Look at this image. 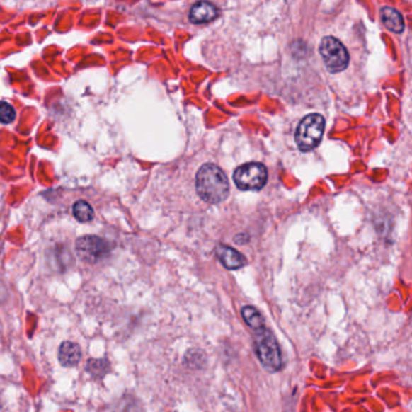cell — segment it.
<instances>
[{
  "instance_id": "cell-1",
  "label": "cell",
  "mask_w": 412,
  "mask_h": 412,
  "mask_svg": "<svg viewBox=\"0 0 412 412\" xmlns=\"http://www.w3.org/2000/svg\"><path fill=\"white\" fill-rule=\"evenodd\" d=\"M196 191L205 202H222L229 194L227 176L215 165H203L196 176Z\"/></svg>"
},
{
  "instance_id": "cell-2",
  "label": "cell",
  "mask_w": 412,
  "mask_h": 412,
  "mask_svg": "<svg viewBox=\"0 0 412 412\" xmlns=\"http://www.w3.org/2000/svg\"><path fill=\"white\" fill-rule=\"evenodd\" d=\"M254 348L260 363L270 372H277L283 367V357L275 335L266 329L256 330L254 335Z\"/></svg>"
},
{
  "instance_id": "cell-3",
  "label": "cell",
  "mask_w": 412,
  "mask_h": 412,
  "mask_svg": "<svg viewBox=\"0 0 412 412\" xmlns=\"http://www.w3.org/2000/svg\"><path fill=\"white\" fill-rule=\"evenodd\" d=\"M326 121L319 114H309L297 126L295 140L301 151H311L321 143Z\"/></svg>"
},
{
  "instance_id": "cell-4",
  "label": "cell",
  "mask_w": 412,
  "mask_h": 412,
  "mask_svg": "<svg viewBox=\"0 0 412 412\" xmlns=\"http://www.w3.org/2000/svg\"><path fill=\"white\" fill-rule=\"evenodd\" d=\"M319 52L326 68L331 73L343 71L350 62V55L346 47L334 37H326L321 40Z\"/></svg>"
},
{
  "instance_id": "cell-5",
  "label": "cell",
  "mask_w": 412,
  "mask_h": 412,
  "mask_svg": "<svg viewBox=\"0 0 412 412\" xmlns=\"http://www.w3.org/2000/svg\"><path fill=\"white\" fill-rule=\"evenodd\" d=\"M234 182L239 190H260L268 182V169L259 162L239 166L234 174Z\"/></svg>"
},
{
  "instance_id": "cell-6",
  "label": "cell",
  "mask_w": 412,
  "mask_h": 412,
  "mask_svg": "<svg viewBox=\"0 0 412 412\" xmlns=\"http://www.w3.org/2000/svg\"><path fill=\"white\" fill-rule=\"evenodd\" d=\"M76 253L85 263L95 264L108 256L109 246L97 236H84L76 242Z\"/></svg>"
},
{
  "instance_id": "cell-7",
  "label": "cell",
  "mask_w": 412,
  "mask_h": 412,
  "mask_svg": "<svg viewBox=\"0 0 412 412\" xmlns=\"http://www.w3.org/2000/svg\"><path fill=\"white\" fill-rule=\"evenodd\" d=\"M219 15V10L215 5L207 3V1H201V3H196V4L190 10L189 17L190 21L195 23V25H200V23H207V22L213 21Z\"/></svg>"
},
{
  "instance_id": "cell-8",
  "label": "cell",
  "mask_w": 412,
  "mask_h": 412,
  "mask_svg": "<svg viewBox=\"0 0 412 412\" xmlns=\"http://www.w3.org/2000/svg\"><path fill=\"white\" fill-rule=\"evenodd\" d=\"M217 256L220 263L229 270H239L247 264V260L241 253L227 246H219L217 248Z\"/></svg>"
},
{
  "instance_id": "cell-9",
  "label": "cell",
  "mask_w": 412,
  "mask_h": 412,
  "mask_svg": "<svg viewBox=\"0 0 412 412\" xmlns=\"http://www.w3.org/2000/svg\"><path fill=\"white\" fill-rule=\"evenodd\" d=\"M81 359V350L78 343L66 341L58 350V360L63 367H75Z\"/></svg>"
},
{
  "instance_id": "cell-10",
  "label": "cell",
  "mask_w": 412,
  "mask_h": 412,
  "mask_svg": "<svg viewBox=\"0 0 412 412\" xmlns=\"http://www.w3.org/2000/svg\"><path fill=\"white\" fill-rule=\"evenodd\" d=\"M381 20L394 33H401L404 30V18L396 10L391 8H384L381 10Z\"/></svg>"
},
{
  "instance_id": "cell-11",
  "label": "cell",
  "mask_w": 412,
  "mask_h": 412,
  "mask_svg": "<svg viewBox=\"0 0 412 412\" xmlns=\"http://www.w3.org/2000/svg\"><path fill=\"white\" fill-rule=\"evenodd\" d=\"M242 317L252 329L259 330L265 326V319L259 311L252 306H246L242 309Z\"/></svg>"
},
{
  "instance_id": "cell-12",
  "label": "cell",
  "mask_w": 412,
  "mask_h": 412,
  "mask_svg": "<svg viewBox=\"0 0 412 412\" xmlns=\"http://www.w3.org/2000/svg\"><path fill=\"white\" fill-rule=\"evenodd\" d=\"M86 370L95 379H102L109 371V362L107 359H91L87 362Z\"/></svg>"
},
{
  "instance_id": "cell-13",
  "label": "cell",
  "mask_w": 412,
  "mask_h": 412,
  "mask_svg": "<svg viewBox=\"0 0 412 412\" xmlns=\"http://www.w3.org/2000/svg\"><path fill=\"white\" fill-rule=\"evenodd\" d=\"M73 214L81 223H88L95 218V212L86 201H78L73 206Z\"/></svg>"
},
{
  "instance_id": "cell-14",
  "label": "cell",
  "mask_w": 412,
  "mask_h": 412,
  "mask_svg": "<svg viewBox=\"0 0 412 412\" xmlns=\"http://www.w3.org/2000/svg\"><path fill=\"white\" fill-rule=\"evenodd\" d=\"M16 118V110L11 104L4 101H0V122L11 124Z\"/></svg>"
}]
</instances>
